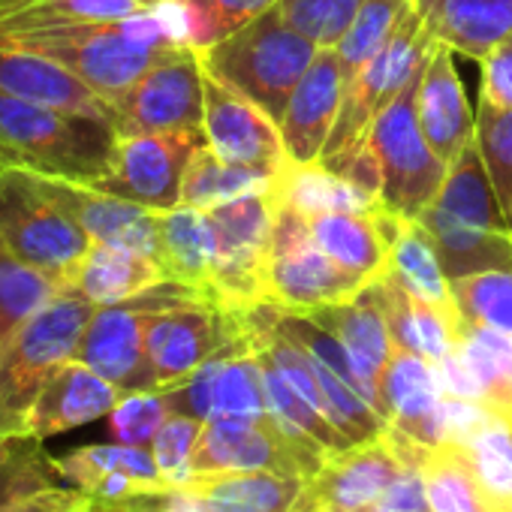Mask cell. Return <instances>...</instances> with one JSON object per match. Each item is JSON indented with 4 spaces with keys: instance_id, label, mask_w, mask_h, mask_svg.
I'll return each instance as SVG.
<instances>
[{
    "instance_id": "cell-1",
    "label": "cell",
    "mask_w": 512,
    "mask_h": 512,
    "mask_svg": "<svg viewBox=\"0 0 512 512\" xmlns=\"http://www.w3.org/2000/svg\"><path fill=\"white\" fill-rule=\"evenodd\" d=\"M0 46L46 58L88 88H94L106 103L133 85L163 58L184 49L181 19L172 0L148 13L94 22V19H22L0 28Z\"/></svg>"
},
{
    "instance_id": "cell-2",
    "label": "cell",
    "mask_w": 512,
    "mask_h": 512,
    "mask_svg": "<svg viewBox=\"0 0 512 512\" xmlns=\"http://www.w3.org/2000/svg\"><path fill=\"white\" fill-rule=\"evenodd\" d=\"M416 220L431 232L449 281L512 269V229L503 220L476 139L446 169L437 196Z\"/></svg>"
},
{
    "instance_id": "cell-3",
    "label": "cell",
    "mask_w": 512,
    "mask_h": 512,
    "mask_svg": "<svg viewBox=\"0 0 512 512\" xmlns=\"http://www.w3.org/2000/svg\"><path fill=\"white\" fill-rule=\"evenodd\" d=\"M118 130L106 118L0 94V160L91 184L112 169Z\"/></svg>"
},
{
    "instance_id": "cell-4",
    "label": "cell",
    "mask_w": 512,
    "mask_h": 512,
    "mask_svg": "<svg viewBox=\"0 0 512 512\" xmlns=\"http://www.w3.org/2000/svg\"><path fill=\"white\" fill-rule=\"evenodd\" d=\"M196 55L205 76L260 106L275 124H281L287 103L308 67L317 61L320 46L290 28L278 7H272L260 19Z\"/></svg>"
},
{
    "instance_id": "cell-5",
    "label": "cell",
    "mask_w": 512,
    "mask_h": 512,
    "mask_svg": "<svg viewBox=\"0 0 512 512\" xmlns=\"http://www.w3.org/2000/svg\"><path fill=\"white\" fill-rule=\"evenodd\" d=\"M97 305L61 290L43 311L0 341V434H25L28 413L52 374L76 359Z\"/></svg>"
},
{
    "instance_id": "cell-6",
    "label": "cell",
    "mask_w": 512,
    "mask_h": 512,
    "mask_svg": "<svg viewBox=\"0 0 512 512\" xmlns=\"http://www.w3.org/2000/svg\"><path fill=\"white\" fill-rule=\"evenodd\" d=\"M0 241L64 290L94 244L37 172L7 160H0Z\"/></svg>"
},
{
    "instance_id": "cell-7",
    "label": "cell",
    "mask_w": 512,
    "mask_h": 512,
    "mask_svg": "<svg viewBox=\"0 0 512 512\" xmlns=\"http://www.w3.org/2000/svg\"><path fill=\"white\" fill-rule=\"evenodd\" d=\"M428 58L416 67V73L398 91V97L377 115L368 142L362 148L377 166L380 202L404 217H419L431 205L449 169L428 145L416 112L419 82Z\"/></svg>"
},
{
    "instance_id": "cell-8",
    "label": "cell",
    "mask_w": 512,
    "mask_h": 512,
    "mask_svg": "<svg viewBox=\"0 0 512 512\" xmlns=\"http://www.w3.org/2000/svg\"><path fill=\"white\" fill-rule=\"evenodd\" d=\"M434 46L437 40L425 31L416 7H410L389 43L347 82L338 121L320 157L323 166L347 175L350 163L362 154L377 115L398 97V91L410 82L416 67L434 52Z\"/></svg>"
},
{
    "instance_id": "cell-9",
    "label": "cell",
    "mask_w": 512,
    "mask_h": 512,
    "mask_svg": "<svg viewBox=\"0 0 512 512\" xmlns=\"http://www.w3.org/2000/svg\"><path fill=\"white\" fill-rule=\"evenodd\" d=\"M275 214V190L241 196L208 208V223L214 235V284L220 308L247 311L260 302H269L266 269Z\"/></svg>"
},
{
    "instance_id": "cell-10",
    "label": "cell",
    "mask_w": 512,
    "mask_h": 512,
    "mask_svg": "<svg viewBox=\"0 0 512 512\" xmlns=\"http://www.w3.org/2000/svg\"><path fill=\"white\" fill-rule=\"evenodd\" d=\"M371 281L341 269L311 238L308 217L278 202L269 247L266 293L269 302L290 311H314L359 296Z\"/></svg>"
},
{
    "instance_id": "cell-11",
    "label": "cell",
    "mask_w": 512,
    "mask_h": 512,
    "mask_svg": "<svg viewBox=\"0 0 512 512\" xmlns=\"http://www.w3.org/2000/svg\"><path fill=\"white\" fill-rule=\"evenodd\" d=\"M241 335V311H226L199 293H187L163 305L151 314L145 329V353L154 374V389L181 383Z\"/></svg>"
},
{
    "instance_id": "cell-12",
    "label": "cell",
    "mask_w": 512,
    "mask_h": 512,
    "mask_svg": "<svg viewBox=\"0 0 512 512\" xmlns=\"http://www.w3.org/2000/svg\"><path fill=\"white\" fill-rule=\"evenodd\" d=\"M118 136H145L202 127L205 121V70L196 49L184 46L154 64L133 85L109 100Z\"/></svg>"
},
{
    "instance_id": "cell-13",
    "label": "cell",
    "mask_w": 512,
    "mask_h": 512,
    "mask_svg": "<svg viewBox=\"0 0 512 512\" xmlns=\"http://www.w3.org/2000/svg\"><path fill=\"white\" fill-rule=\"evenodd\" d=\"M202 145H208L202 127L121 136L112 169L88 187L157 214L172 211L181 205V184L187 166Z\"/></svg>"
},
{
    "instance_id": "cell-14",
    "label": "cell",
    "mask_w": 512,
    "mask_h": 512,
    "mask_svg": "<svg viewBox=\"0 0 512 512\" xmlns=\"http://www.w3.org/2000/svg\"><path fill=\"white\" fill-rule=\"evenodd\" d=\"M187 293H196V290L175 284V281H163L127 302L97 308L82 335L76 359L94 368L97 374H103L106 380H112L115 386H121L124 392L154 389V374H151L148 353H145L148 320L154 311H160L163 305Z\"/></svg>"
},
{
    "instance_id": "cell-15",
    "label": "cell",
    "mask_w": 512,
    "mask_h": 512,
    "mask_svg": "<svg viewBox=\"0 0 512 512\" xmlns=\"http://www.w3.org/2000/svg\"><path fill=\"white\" fill-rule=\"evenodd\" d=\"M326 458L302 449L275 422L272 413L256 419H211L205 422L190 458L193 473L217 470H272L284 476L311 479Z\"/></svg>"
},
{
    "instance_id": "cell-16",
    "label": "cell",
    "mask_w": 512,
    "mask_h": 512,
    "mask_svg": "<svg viewBox=\"0 0 512 512\" xmlns=\"http://www.w3.org/2000/svg\"><path fill=\"white\" fill-rule=\"evenodd\" d=\"M401 467L404 458L386 431L365 443H353L308 479L293 512H377V503L398 479Z\"/></svg>"
},
{
    "instance_id": "cell-17",
    "label": "cell",
    "mask_w": 512,
    "mask_h": 512,
    "mask_svg": "<svg viewBox=\"0 0 512 512\" xmlns=\"http://www.w3.org/2000/svg\"><path fill=\"white\" fill-rule=\"evenodd\" d=\"M208 148L229 163L253 166L272 175L287 169V151L281 127L250 100L232 94L211 76H205V121Z\"/></svg>"
},
{
    "instance_id": "cell-18",
    "label": "cell",
    "mask_w": 512,
    "mask_h": 512,
    "mask_svg": "<svg viewBox=\"0 0 512 512\" xmlns=\"http://www.w3.org/2000/svg\"><path fill=\"white\" fill-rule=\"evenodd\" d=\"M347 94V76L335 49H320L317 61L308 67L296 85L287 112L281 118V139L287 160L296 166L320 163L323 148L338 121L341 103Z\"/></svg>"
},
{
    "instance_id": "cell-19",
    "label": "cell",
    "mask_w": 512,
    "mask_h": 512,
    "mask_svg": "<svg viewBox=\"0 0 512 512\" xmlns=\"http://www.w3.org/2000/svg\"><path fill=\"white\" fill-rule=\"evenodd\" d=\"M443 389L434 365L410 350L395 347L380 374V413L383 419L425 446L446 440L443 431Z\"/></svg>"
},
{
    "instance_id": "cell-20",
    "label": "cell",
    "mask_w": 512,
    "mask_h": 512,
    "mask_svg": "<svg viewBox=\"0 0 512 512\" xmlns=\"http://www.w3.org/2000/svg\"><path fill=\"white\" fill-rule=\"evenodd\" d=\"M40 178L46 190L70 211V217L91 235V241L130 247L157 260V250H160V214L157 211L100 193L88 184L49 178V175H40Z\"/></svg>"
},
{
    "instance_id": "cell-21",
    "label": "cell",
    "mask_w": 512,
    "mask_h": 512,
    "mask_svg": "<svg viewBox=\"0 0 512 512\" xmlns=\"http://www.w3.org/2000/svg\"><path fill=\"white\" fill-rule=\"evenodd\" d=\"M121 398H124L121 386H115L112 380H106L85 362L70 359L52 374V380L37 395L25 422V434L37 440L58 437L64 431H73V428H82L88 422L109 416Z\"/></svg>"
},
{
    "instance_id": "cell-22",
    "label": "cell",
    "mask_w": 512,
    "mask_h": 512,
    "mask_svg": "<svg viewBox=\"0 0 512 512\" xmlns=\"http://www.w3.org/2000/svg\"><path fill=\"white\" fill-rule=\"evenodd\" d=\"M308 479L272 470H217L193 473L175 497L196 512H293Z\"/></svg>"
},
{
    "instance_id": "cell-23",
    "label": "cell",
    "mask_w": 512,
    "mask_h": 512,
    "mask_svg": "<svg viewBox=\"0 0 512 512\" xmlns=\"http://www.w3.org/2000/svg\"><path fill=\"white\" fill-rule=\"evenodd\" d=\"M416 112L428 145L446 166H452L461 151L476 139V115L467 106L452 49L443 43L434 46V55L425 64Z\"/></svg>"
},
{
    "instance_id": "cell-24",
    "label": "cell",
    "mask_w": 512,
    "mask_h": 512,
    "mask_svg": "<svg viewBox=\"0 0 512 512\" xmlns=\"http://www.w3.org/2000/svg\"><path fill=\"white\" fill-rule=\"evenodd\" d=\"M377 223H380V232L389 247V272L410 293H416L431 308H437L452 323L455 332H461V314L455 308L449 278L443 272L431 232L416 217H404L389 208L377 211Z\"/></svg>"
},
{
    "instance_id": "cell-25",
    "label": "cell",
    "mask_w": 512,
    "mask_h": 512,
    "mask_svg": "<svg viewBox=\"0 0 512 512\" xmlns=\"http://www.w3.org/2000/svg\"><path fill=\"white\" fill-rule=\"evenodd\" d=\"M425 31L473 61L512 34V0H413Z\"/></svg>"
},
{
    "instance_id": "cell-26",
    "label": "cell",
    "mask_w": 512,
    "mask_h": 512,
    "mask_svg": "<svg viewBox=\"0 0 512 512\" xmlns=\"http://www.w3.org/2000/svg\"><path fill=\"white\" fill-rule=\"evenodd\" d=\"M311 320H317L323 329H329L353 356L359 374L365 377V383L377 392L380 398V374L395 350L386 314L377 302L374 287L368 284L359 296L338 302V305H323L314 311H305ZM383 416V413H380Z\"/></svg>"
},
{
    "instance_id": "cell-27",
    "label": "cell",
    "mask_w": 512,
    "mask_h": 512,
    "mask_svg": "<svg viewBox=\"0 0 512 512\" xmlns=\"http://www.w3.org/2000/svg\"><path fill=\"white\" fill-rule=\"evenodd\" d=\"M0 94L34 100V103H49L58 109L112 121L106 97H100L94 88H88L70 70H64L46 58L7 49V46H0Z\"/></svg>"
},
{
    "instance_id": "cell-28",
    "label": "cell",
    "mask_w": 512,
    "mask_h": 512,
    "mask_svg": "<svg viewBox=\"0 0 512 512\" xmlns=\"http://www.w3.org/2000/svg\"><path fill=\"white\" fill-rule=\"evenodd\" d=\"M157 266L166 281L184 284L205 299L217 302L214 284V235L208 223V211L178 205L160 214V250ZM220 305V302H217Z\"/></svg>"
},
{
    "instance_id": "cell-29",
    "label": "cell",
    "mask_w": 512,
    "mask_h": 512,
    "mask_svg": "<svg viewBox=\"0 0 512 512\" xmlns=\"http://www.w3.org/2000/svg\"><path fill=\"white\" fill-rule=\"evenodd\" d=\"M166 275L157 266L154 256H145L130 247H115V244H91V250L82 256L76 266L70 287L97 308L103 305H118L127 302L157 284H163Z\"/></svg>"
},
{
    "instance_id": "cell-30",
    "label": "cell",
    "mask_w": 512,
    "mask_h": 512,
    "mask_svg": "<svg viewBox=\"0 0 512 512\" xmlns=\"http://www.w3.org/2000/svg\"><path fill=\"white\" fill-rule=\"evenodd\" d=\"M371 287L386 314L395 347L419 353L431 365H437L458 344V332L452 329V323L425 299L410 293L392 272L374 278Z\"/></svg>"
},
{
    "instance_id": "cell-31",
    "label": "cell",
    "mask_w": 512,
    "mask_h": 512,
    "mask_svg": "<svg viewBox=\"0 0 512 512\" xmlns=\"http://www.w3.org/2000/svg\"><path fill=\"white\" fill-rule=\"evenodd\" d=\"M308 226L317 247L341 269L365 281H374L389 272V247L380 232L377 214L332 211L308 217Z\"/></svg>"
},
{
    "instance_id": "cell-32",
    "label": "cell",
    "mask_w": 512,
    "mask_h": 512,
    "mask_svg": "<svg viewBox=\"0 0 512 512\" xmlns=\"http://www.w3.org/2000/svg\"><path fill=\"white\" fill-rule=\"evenodd\" d=\"M275 199L296 208L305 217L332 214V211L377 214L386 208L377 193L359 187L356 181L332 172L323 163H308V166L287 163V169L278 175Z\"/></svg>"
},
{
    "instance_id": "cell-33",
    "label": "cell",
    "mask_w": 512,
    "mask_h": 512,
    "mask_svg": "<svg viewBox=\"0 0 512 512\" xmlns=\"http://www.w3.org/2000/svg\"><path fill=\"white\" fill-rule=\"evenodd\" d=\"M256 353V350H253ZM260 365H263V383H266V401H269V413L275 416V422L287 431L290 440H296L302 449L320 455V458H335L341 452H347L353 446V440L323 413L317 410L278 368L275 362H269L263 353Z\"/></svg>"
},
{
    "instance_id": "cell-34",
    "label": "cell",
    "mask_w": 512,
    "mask_h": 512,
    "mask_svg": "<svg viewBox=\"0 0 512 512\" xmlns=\"http://www.w3.org/2000/svg\"><path fill=\"white\" fill-rule=\"evenodd\" d=\"M422 476L431 512H500L458 443L443 440L428 446L422 455Z\"/></svg>"
},
{
    "instance_id": "cell-35",
    "label": "cell",
    "mask_w": 512,
    "mask_h": 512,
    "mask_svg": "<svg viewBox=\"0 0 512 512\" xmlns=\"http://www.w3.org/2000/svg\"><path fill=\"white\" fill-rule=\"evenodd\" d=\"M275 184H278V175L253 169V166H241V163H229L220 154H214L208 145H202L187 166V175L181 184V205L208 211L214 205H223L241 196L275 190Z\"/></svg>"
},
{
    "instance_id": "cell-36",
    "label": "cell",
    "mask_w": 512,
    "mask_h": 512,
    "mask_svg": "<svg viewBox=\"0 0 512 512\" xmlns=\"http://www.w3.org/2000/svg\"><path fill=\"white\" fill-rule=\"evenodd\" d=\"M58 473L67 485L85 488L91 479L103 473H124L133 476L157 491H175V485L160 473L154 452L148 446H127V443H97V446H82L64 458H55Z\"/></svg>"
},
{
    "instance_id": "cell-37",
    "label": "cell",
    "mask_w": 512,
    "mask_h": 512,
    "mask_svg": "<svg viewBox=\"0 0 512 512\" xmlns=\"http://www.w3.org/2000/svg\"><path fill=\"white\" fill-rule=\"evenodd\" d=\"M455 347L476 374L485 404L512 416V335L461 320Z\"/></svg>"
},
{
    "instance_id": "cell-38",
    "label": "cell",
    "mask_w": 512,
    "mask_h": 512,
    "mask_svg": "<svg viewBox=\"0 0 512 512\" xmlns=\"http://www.w3.org/2000/svg\"><path fill=\"white\" fill-rule=\"evenodd\" d=\"M64 287L40 269L28 266L19 253L0 241V341L43 311Z\"/></svg>"
},
{
    "instance_id": "cell-39",
    "label": "cell",
    "mask_w": 512,
    "mask_h": 512,
    "mask_svg": "<svg viewBox=\"0 0 512 512\" xmlns=\"http://www.w3.org/2000/svg\"><path fill=\"white\" fill-rule=\"evenodd\" d=\"M172 4L181 19L184 43L202 52L278 7V0H172Z\"/></svg>"
},
{
    "instance_id": "cell-40",
    "label": "cell",
    "mask_w": 512,
    "mask_h": 512,
    "mask_svg": "<svg viewBox=\"0 0 512 512\" xmlns=\"http://www.w3.org/2000/svg\"><path fill=\"white\" fill-rule=\"evenodd\" d=\"M410 7H413V0H365L350 31L335 46L347 82L389 43V37L398 31Z\"/></svg>"
},
{
    "instance_id": "cell-41",
    "label": "cell",
    "mask_w": 512,
    "mask_h": 512,
    "mask_svg": "<svg viewBox=\"0 0 512 512\" xmlns=\"http://www.w3.org/2000/svg\"><path fill=\"white\" fill-rule=\"evenodd\" d=\"M455 308L464 323L512 335V269L476 272L449 281Z\"/></svg>"
},
{
    "instance_id": "cell-42",
    "label": "cell",
    "mask_w": 512,
    "mask_h": 512,
    "mask_svg": "<svg viewBox=\"0 0 512 512\" xmlns=\"http://www.w3.org/2000/svg\"><path fill=\"white\" fill-rule=\"evenodd\" d=\"M476 148L500 202L503 220L512 229V109L479 103L476 112Z\"/></svg>"
},
{
    "instance_id": "cell-43",
    "label": "cell",
    "mask_w": 512,
    "mask_h": 512,
    "mask_svg": "<svg viewBox=\"0 0 512 512\" xmlns=\"http://www.w3.org/2000/svg\"><path fill=\"white\" fill-rule=\"evenodd\" d=\"M365 0H278V13L290 28L314 40L320 49H335L350 31Z\"/></svg>"
},
{
    "instance_id": "cell-44",
    "label": "cell",
    "mask_w": 512,
    "mask_h": 512,
    "mask_svg": "<svg viewBox=\"0 0 512 512\" xmlns=\"http://www.w3.org/2000/svg\"><path fill=\"white\" fill-rule=\"evenodd\" d=\"M172 407L160 389H142V392H124V398L115 404V410L106 416L109 431L118 443L127 446H148L157 437L160 425L169 419Z\"/></svg>"
},
{
    "instance_id": "cell-45",
    "label": "cell",
    "mask_w": 512,
    "mask_h": 512,
    "mask_svg": "<svg viewBox=\"0 0 512 512\" xmlns=\"http://www.w3.org/2000/svg\"><path fill=\"white\" fill-rule=\"evenodd\" d=\"M202 428H205L202 419H193L184 413H169V419L160 425L157 437L151 440L154 461H157L160 473L175 488L190 479V458H193V449L199 443Z\"/></svg>"
},
{
    "instance_id": "cell-46",
    "label": "cell",
    "mask_w": 512,
    "mask_h": 512,
    "mask_svg": "<svg viewBox=\"0 0 512 512\" xmlns=\"http://www.w3.org/2000/svg\"><path fill=\"white\" fill-rule=\"evenodd\" d=\"M482 100L497 109H512V34L482 58Z\"/></svg>"
},
{
    "instance_id": "cell-47",
    "label": "cell",
    "mask_w": 512,
    "mask_h": 512,
    "mask_svg": "<svg viewBox=\"0 0 512 512\" xmlns=\"http://www.w3.org/2000/svg\"><path fill=\"white\" fill-rule=\"evenodd\" d=\"M85 503H88V494L82 488L61 482V485L40 488L28 497H19L0 512H82Z\"/></svg>"
},
{
    "instance_id": "cell-48",
    "label": "cell",
    "mask_w": 512,
    "mask_h": 512,
    "mask_svg": "<svg viewBox=\"0 0 512 512\" xmlns=\"http://www.w3.org/2000/svg\"><path fill=\"white\" fill-rule=\"evenodd\" d=\"M437 383L443 389L446 398H461V401H482L485 404V392L476 380V374L470 371V365L464 362V356L458 353V347H452L437 365H434Z\"/></svg>"
},
{
    "instance_id": "cell-49",
    "label": "cell",
    "mask_w": 512,
    "mask_h": 512,
    "mask_svg": "<svg viewBox=\"0 0 512 512\" xmlns=\"http://www.w3.org/2000/svg\"><path fill=\"white\" fill-rule=\"evenodd\" d=\"M7 455H10V437H7V434H0V476H4Z\"/></svg>"
},
{
    "instance_id": "cell-50",
    "label": "cell",
    "mask_w": 512,
    "mask_h": 512,
    "mask_svg": "<svg viewBox=\"0 0 512 512\" xmlns=\"http://www.w3.org/2000/svg\"><path fill=\"white\" fill-rule=\"evenodd\" d=\"M154 4H157V0H154Z\"/></svg>"
}]
</instances>
